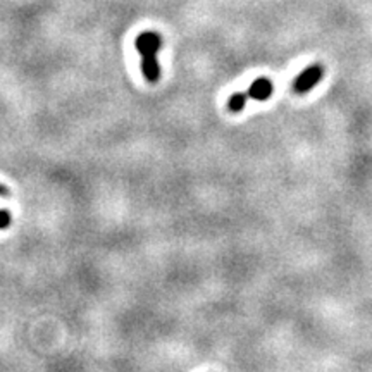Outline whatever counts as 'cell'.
<instances>
[{
	"instance_id": "cell-4",
	"label": "cell",
	"mask_w": 372,
	"mask_h": 372,
	"mask_svg": "<svg viewBox=\"0 0 372 372\" xmlns=\"http://www.w3.org/2000/svg\"><path fill=\"white\" fill-rule=\"evenodd\" d=\"M247 93H233L229 97V100H227V109L231 112H241L245 109V106H247Z\"/></svg>"
},
{
	"instance_id": "cell-2",
	"label": "cell",
	"mask_w": 372,
	"mask_h": 372,
	"mask_svg": "<svg viewBox=\"0 0 372 372\" xmlns=\"http://www.w3.org/2000/svg\"><path fill=\"white\" fill-rule=\"evenodd\" d=\"M324 76V67L321 64H312L307 70H303L302 73L297 76L293 83V90L297 93H309L310 90L316 88L319 85V81Z\"/></svg>"
},
{
	"instance_id": "cell-3",
	"label": "cell",
	"mask_w": 372,
	"mask_h": 372,
	"mask_svg": "<svg viewBox=\"0 0 372 372\" xmlns=\"http://www.w3.org/2000/svg\"><path fill=\"white\" fill-rule=\"evenodd\" d=\"M274 92V85L269 78H257L248 88L247 95L248 99L257 100V102H266L269 100V97L273 95Z\"/></svg>"
},
{
	"instance_id": "cell-1",
	"label": "cell",
	"mask_w": 372,
	"mask_h": 372,
	"mask_svg": "<svg viewBox=\"0 0 372 372\" xmlns=\"http://www.w3.org/2000/svg\"><path fill=\"white\" fill-rule=\"evenodd\" d=\"M135 47L142 54V73L149 83H157L161 78L157 54L162 47L161 35L155 31H143L135 40Z\"/></svg>"
},
{
	"instance_id": "cell-6",
	"label": "cell",
	"mask_w": 372,
	"mask_h": 372,
	"mask_svg": "<svg viewBox=\"0 0 372 372\" xmlns=\"http://www.w3.org/2000/svg\"><path fill=\"white\" fill-rule=\"evenodd\" d=\"M0 195H7V190L3 186H0Z\"/></svg>"
},
{
	"instance_id": "cell-5",
	"label": "cell",
	"mask_w": 372,
	"mask_h": 372,
	"mask_svg": "<svg viewBox=\"0 0 372 372\" xmlns=\"http://www.w3.org/2000/svg\"><path fill=\"white\" fill-rule=\"evenodd\" d=\"M10 214L7 211H0V229H7L10 226Z\"/></svg>"
}]
</instances>
